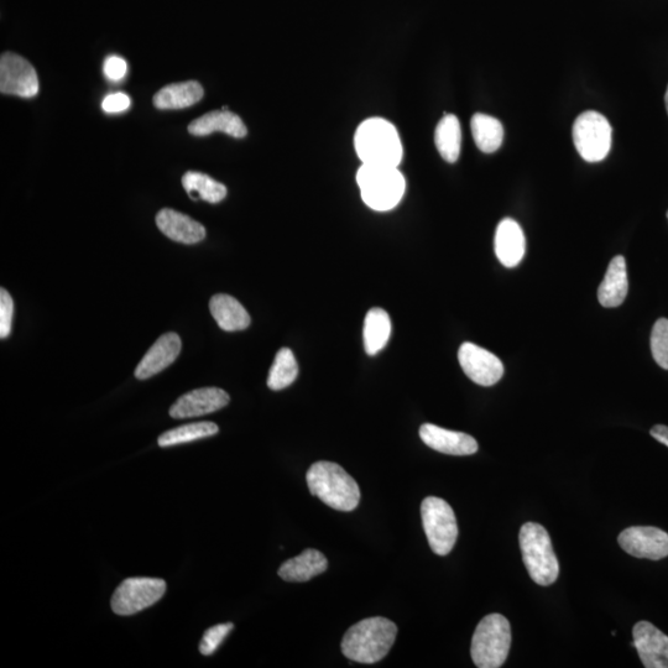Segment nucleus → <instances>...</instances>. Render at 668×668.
Masks as SVG:
<instances>
[{"mask_svg": "<svg viewBox=\"0 0 668 668\" xmlns=\"http://www.w3.org/2000/svg\"><path fill=\"white\" fill-rule=\"evenodd\" d=\"M0 91L23 98L38 95L39 80L33 65L22 56L5 52L0 59Z\"/></svg>", "mask_w": 668, "mask_h": 668, "instance_id": "nucleus-10", "label": "nucleus"}, {"mask_svg": "<svg viewBox=\"0 0 668 668\" xmlns=\"http://www.w3.org/2000/svg\"><path fill=\"white\" fill-rule=\"evenodd\" d=\"M229 395L219 388H202L190 391L182 395L174 405L171 406L170 416L172 419H191L212 414L222 410L229 404Z\"/></svg>", "mask_w": 668, "mask_h": 668, "instance_id": "nucleus-13", "label": "nucleus"}, {"mask_svg": "<svg viewBox=\"0 0 668 668\" xmlns=\"http://www.w3.org/2000/svg\"><path fill=\"white\" fill-rule=\"evenodd\" d=\"M420 437L432 450L451 456H471L478 451V442L467 433L442 429L432 424L421 426Z\"/></svg>", "mask_w": 668, "mask_h": 668, "instance_id": "nucleus-15", "label": "nucleus"}, {"mask_svg": "<svg viewBox=\"0 0 668 668\" xmlns=\"http://www.w3.org/2000/svg\"><path fill=\"white\" fill-rule=\"evenodd\" d=\"M650 433L656 441H659L662 445L668 447V426L656 425L652 427Z\"/></svg>", "mask_w": 668, "mask_h": 668, "instance_id": "nucleus-35", "label": "nucleus"}, {"mask_svg": "<svg viewBox=\"0 0 668 668\" xmlns=\"http://www.w3.org/2000/svg\"><path fill=\"white\" fill-rule=\"evenodd\" d=\"M182 186L192 200H203L208 203H219L227 196V187L212 177L201 172L189 171L182 177Z\"/></svg>", "mask_w": 668, "mask_h": 668, "instance_id": "nucleus-27", "label": "nucleus"}, {"mask_svg": "<svg viewBox=\"0 0 668 668\" xmlns=\"http://www.w3.org/2000/svg\"><path fill=\"white\" fill-rule=\"evenodd\" d=\"M629 291L628 273H626L625 258L618 255L609 264L607 274L598 290L600 305L613 309L626 299Z\"/></svg>", "mask_w": 668, "mask_h": 668, "instance_id": "nucleus-20", "label": "nucleus"}, {"mask_svg": "<svg viewBox=\"0 0 668 668\" xmlns=\"http://www.w3.org/2000/svg\"><path fill=\"white\" fill-rule=\"evenodd\" d=\"M471 128L474 142L483 153L493 154L503 144L504 128L497 118L483 113L474 114Z\"/></svg>", "mask_w": 668, "mask_h": 668, "instance_id": "nucleus-26", "label": "nucleus"}, {"mask_svg": "<svg viewBox=\"0 0 668 668\" xmlns=\"http://www.w3.org/2000/svg\"><path fill=\"white\" fill-rule=\"evenodd\" d=\"M511 646L509 620L501 614H489L474 631L471 655L479 668H498L508 659Z\"/></svg>", "mask_w": 668, "mask_h": 668, "instance_id": "nucleus-6", "label": "nucleus"}, {"mask_svg": "<svg viewBox=\"0 0 668 668\" xmlns=\"http://www.w3.org/2000/svg\"><path fill=\"white\" fill-rule=\"evenodd\" d=\"M181 348L182 342L179 334L172 332L163 334L135 369V377L139 380H145L163 372L179 357Z\"/></svg>", "mask_w": 668, "mask_h": 668, "instance_id": "nucleus-16", "label": "nucleus"}, {"mask_svg": "<svg viewBox=\"0 0 668 668\" xmlns=\"http://www.w3.org/2000/svg\"><path fill=\"white\" fill-rule=\"evenodd\" d=\"M667 218H668V212H667Z\"/></svg>", "mask_w": 668, "mask_h": 668, "instance_id": "nucleus-37", "label": "nucleus"}, {"mask_svg": "<svg viewBox=\"0 0 668 668\" xmlns=\"http://www.w3.org/2000/svg\"><path fill=\"white\" fill-rule=\"evenodd\" d=\"M233 629L234 625L232 623L219 624L208 629L200 643L201 654L205 656L215 654L218 647L221 646Z\"/></svg>", "mask_w": 668, "mask_h": 668, "instance_id": "nucleus-31", "label": "nucleus"}, {"mask_svg": "<svg viewBox=\"0 0 668 668\" xmlns=\"http://www.w3.org/2000/svg\"><path fill=\"white\" fill-rule=\"evenodd\" d=\"M219 429L213 422H196L167 431L159 437L160 447H171L215 436Z\"/></svg>", "mask_w": 668, "mask_h": 668, "instance_id": "nucleus-29", "label": "nucleus"}, {"mask_svg": "<svg viewBox=\"0 0 668 668\" xmlns=\"http://www.w3.org/2000/svg\"><path fill=\"white\" fill-rule=\"evenodd\" d=\"M357 182L365 205L379 212L398 206L406 189L405 177L398 167L362 165Z\"/></svg>", "mask_w": 668, "mask_h": 668, "instance_id": "nucleus-5", "label": "nucleus"}, {"mask_svg": "<svg viewBox=\"0 0 668 668\" xmlns=\"http://www.w3.org/2000/svg\"><path fill=\"white\" fill-rule=\"evenodd\" d=\"M421 518L431 550L438 556H447L458 537L457 519L451 505L441 498H426L421 504Z\"/></svg>", "mask_w": 668, "mask_h": 668, "instance_id": "nucleus-7", "label": "nucleus"}, {"mask_svg": "<svg viewBox=\"0 0 668 668\" xmlns=\"http://www.w3.org/2000/svg\"><path fill=\"white\" fill-rule=\"evenodd\" d=\"M166 583L163 579L135 577L120 583L112 597V610L122 617H129L158 603L164 597Z\"/></svg>", "mask_w": 668, "mask_h": 668, "instance_id": "nucleus-9", "label": "nucleus"}, {"mask_svg": "<svg viewBox=\"0 0 668 668\" xmlns=\"http://www.w3.org/2000/svg\"><path fill=\"white\" fill-rule=\"evenodd\" d=\"M398 635L393 621L374 617L359 621L344 635L342 652L358 664H377L389 654Z\"/></svg>", "mask_w": 668, "mask_h": 668, "instance_id": "nucleus-1", "label": "nucleus"}, {"mask_svg": "<svg viewBox=\"0 0 668 668\" xmlns=\"http://www.w3.org/2000/svg\"><path fill=\"white\" fill-rule=\"evenodd\" d=\"M391 336V321L386 312L380 307H374L365 316L364 321V348L369 356H375L386 347Z\"/></svg>", "mask_w": 668, "mask_h": 668, "instance_id": "nucleus-24", "label": "nucleus"}, {"mask_svg": "<svg viewBox=\"0 0 668 668\" xmlns=\"http://www.w3.org/2000/svg\"><path fill=\"white\" fill-rule=\"evenodd\" d=\"M634 643L646 668H668V636L649 621H639L633 629Z\"/></svg>", "mask_w": 668, "mask_h": 668, "instance_id": "nucleus-14", "label": "nucleus"}, {"mask_svg": "<svg viewBox=\"0 0 668 668\" xmlns=\"http://www.w3.org/2000/svg\"><path fill=\"white\" fill-rule=\"evenodd\" d=\"M299 375V365L291 349H280L274 359L268 377L269 389L279 391L295 382Z\"/></svg>", "mask_w": 668, "mask_h": 668, "instance_id": "nucleus-28", "label": "nucleus"}, {"mask_svg": "<svg viewBox=\"0 0 668 668\" xmlns=\"http://www.w3.org/2000/svg\"><path fill=\"white\" fill-rule=\"evenodd\" d=\"M104 75L113 82L122 81L127 73V62L119 56H109L104 61Z\"/></svg>", "mask_w": 668, "mask_h": 668, "instance_id": "nucleus-33", "label": "nucleus"}, {"mask_svg": "<svg viewBox=\"0 0 668 668\" xmlns=\"http://www.w3.org/2000/svg\"><path fill=\"white\" fill-rule=\"evenodd\" d=\"M651 352L656 363L668 370V320L660 318L652 328Z\"/></svg>", "mask_w": 668, "mask_h": 668, "instance_id": "nucleus-30", "label": "nucleus"}, {"mask_svg": "<svg viewBox=\"0 0 668 668\" xmlns=\"http://www.w3.org/2000/svg\"><path fill=\"white\" fill-rule=\"evenodd\" d=\"M156 226L164 236L182 244H196L206 238V229L189 216L170 208L156 215Z\"/></svg>", "mask_w": 668, "mask_h": 668, "instance_id": "nucleus-17", "label": "nucleus"}, {"mask_svg": "<svg viewBox=\"0 0 668 668\" xmlns=\"http://www.w3.org/2000/svg\"><path fill=\"white\" fill-rule=\"evenodd\" d=\"M612 125L598 112H584L573 125V142L579 155L588 163L607 158L612 148Z\"/></svg>", "mask_w": 668, "mask_h": 668, "instance_id": "nucleus-8", "label": "nucleus"}, {"mask_svg": "<svg viewBox=\"0 0 668 668\" xmlns=\"http://www.w3.org/2000/svg\"><path fill=\"white\" fill-rule=\"evenodd\" d=\"M14 317V301L9 292L5 289L0 290V338L9 337L12 332Z\"/></svg>", "mask_w": 668, "mask_h": 668, "instance_id": "nucleus-32", "label": "nucleus"}, {"mask_svg": "<svg viewBox=\"0 0 668 668\" xmlns=\"http://www.w3.org/2000/svg\"><path fill=\"white\" fill-rule=\"evenodd\" d=\"M306 480L311 494L330 508L339 511L357 508L360 501L358 484L338 464L326 461L312 464Z\"/></svg>", "mask_w": 668, "mask_h": 668, "instance_id": "nucleus-3", "label": "nucleus"}, {"mask_svg": "<svg viewBox=\"0 0 668 668\" xmlns=\"http://www.w3.org/2000/svg\"><path fill=\"white\" fill-rule=\"evenodd\" d=\"M618 542L621 549L636 558L660 561L668 556V534L659 527H629L621 532Z\"/></svg>", "mask_w": 668, "mask_h": 668, "instance_id": "nucleus-12", "label": "nucleus"}, {"mask_svg": "<svg viewBox=\"0 0 668 668\" xmlns=\"http://www.w3.org/2000/svg\"><path fill=\"white\" fill-rule=\"evenodd\" d=\"M459 364L472 382L482 386H492L504 375L501 360L487 349L474 343H463L458 351Z\"/></svg>", "mask_w": 668, "mask_h": 668, "instance_id": "nucleus-11", "label": "nucleus"}, {"mask_svg": "<svg viewBox=\"0 0 668 668\" xmlns=\"http://www.w3.org/2000/svg\"><path fill=\"white\" fill-rule=\"evenodd\" d=\"M216 132L242 139L247 137L248 129L243 120L236 113L229 112L227 107L222 111L207 113L189 125V133L195 137H206Z\"/></svg>", "mask_w": 668, "mask_h": 668, "instance_id": "nucleus-19", "label": "nucleus"}, {"mask_svg": "<svg viewBox=\"0 0 668 668\" xmlns=\"http://www.w3.org/2000/svg\"><path fill=\"white\" fill-rule=\"evenodd\" d=\"M435 144L443 160L450 164L456 163L461 155L462 130L454 114H446L437 124Z\"/></svg>", "mask_w": 668, "mask_h": 668, "instance_id": "nucleus-25", "label": "nucleus"}, {"mask_svg": "<svg viewBox=\"0 0 668 668\" xmlns=\"http://www.w3.org/2000/svg\"><path fill=\"white\" fill-rule=\"evenodd\" d=\"M526 242L523 229L514 219L505 218L495 233V254L506 268H515L523 260Z\"/></svg>", "mask_w": 668, "mask_h": 668, "instance_id": "nucleus-18", "label": "nucleus"}, {"mask_svg": "<svg viewBox=\"0 0 668 668\" xmlns=\"http://www.w3.org/2000/svg\"><path fill=\"white\" fill-rule=\"evenodd\" d=\"M354 146L363 165L398 167L403 144L395 125L383 118H370L359 125Z\"/></svg>", "mask_w": 668, "mask_h": 668, "instance_id": "nucleus-2", "label": "nucleus"}, {"mask_svg": "<svg viewBox=\"0 0 668 668\" xmlns=\"http://www.w3.org/2000/svg\"><path fill=\"white\" fill-rule=\"evenodd\" d=\"M519 541L524 565L532 581L544 587L555 583L560 574V563L545 527L526 523L520 529Z\"/></svg>", "mask_w": 668, "mask_h": 668, "instance_id": "nucleus-4", "label": "nucleus"}, {"mask_svg": "<svg viewBox=\"0 0 668 668\" xmlns=\"http://www.w3.org/2000/svg\"><path fill=\"white\" fill-rule=\"evenodd\" d=\"M203 95L205 91L197 81L172 83L156 93L153 103L158 109H184L200 102Z\"/></svg>", "mask_w": 668, "mask_h": 668, "instance_id": "nucleus-23", "label": "nucleus"}, {"mask_svg": "<svg viewBox=\"0 0 668 668\" xmlns=\"http://www.w3.org/2000/svg\"><path fill=\"white\" fill-rule=\"evenodd\" d=\"M210 310L218 326L226 332L247 330L252 322L244 306L237 299L226 294L213 296L210 301Z\"/></svg>", "mask_w": 668, "mask_h": 668, "instance_id": "nucleus-22", "label": "nucleus"}, {"mask_svg": "<svg viewBox=\"0 0 668 668\" xmlns=\"http://www.w3.org/2000/svg\"><path fill=\"white\" fill-rule=\"evenodd\" d=\"M665 103H666V109H667V113H668V87H667L666 96H665Z\"/></svg>", "mask_w": 668, "mask_h": 668, "instance_id": "nucleus-36", "label": "nucleus"}, {"mask_svg": "<svg viewBox=\"0 0 668 668\" xmlns=\"http://www.w3.org/2000/svg\"><path fill=\"white\" fill-rule=\"evenodd\" d=\"M130 107V98L125 93H112L104 98L102 103L103 111L108 114H116L127 111Z\"/></svg>", "mask_w": 668, "mask_h": 668, "instance_id": "nucleus-34", "label": "nucleus"}, {"mask_svg": "<svg viewBox=\"0 0 668 668\" xmlns=\"http://www.w3.org/2000/svg\"><path fill=\"white\" fill-rule=\"evenodd\" d=\"M328 561L322 552L307 549L281 565L279 576L286 582H307L326 572Z\"/></svg>", "mask_w": 668, "mask_h": 668, "instance_id": "nucleus-21", "label": "nucleus"}]
</instances>
